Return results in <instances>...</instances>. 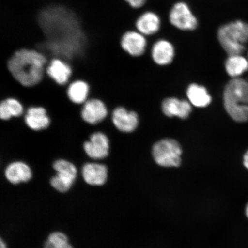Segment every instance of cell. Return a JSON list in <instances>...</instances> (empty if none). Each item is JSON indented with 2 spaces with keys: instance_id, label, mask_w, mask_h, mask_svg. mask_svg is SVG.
Masks as SVG:
<instances>
[{
  "instance_id": "obj_1",
  "label": "cell",
  "mask_w": 248,
  "mask_h": 248,
  "mask_svg": "<svg viewBox=\"0 0 248 248\" xmlns=\"http://www.w3.org/2000/svg\"><path fill=\"white\" fill-rule=\"evenodd\" d=\"M48 61L34 49H21L8 62V69L15 81L23 88H33L43 81Z\"/></svg>"
},
{
  "instance_id": "obj_2",
  "label": "cell",
  "mask_w": 248,
  "mask_h": 248,
  "mask_svg": "<svg viewBox=\"0 0 248 248\" xmlns=\"http://www.w3.org/2000/svg\"><path fill=\"white\" fill-rule=\"evenodd\" d=\"M225 109L238 123L248 121V82L235 78L226 85L224 92Z\"/></svg>"
},
{
  "instance_id": "obj_3",
  "label": "cell",
  "mask_w": 248,
  "mask_h": 248,
  "mask_svg": "<svg viewBox=\"0 0 248 248\" xmlns=\"http://www.w3.org/2000/svg\"><path fill=\"white\" fill-rule=\"evenodd\" d=\"M218 38L229 56L243 54L248 43V24L236 20L225 24L219 28Z\"/></svg>"
},
{
  "instance_id": "obj_4",
  "label": "cell",
  "mask_w": 248,
  "mask_h": 248,
  "mask_svg": "<svg viewBox=\"0 0 248 248\" xmlns=\"http://www.w3.org/2000/svg\"><path fill=\"white\" fill-rule=\"evenodd\" d=\"M182 150L178 142L172 139H163L154 145L153 155L160 166L178 167L181 163Z\"/></svg>"
},
{
  "instance_id": "obj_5",
  "label": "cell",
  "mask_w": 248,
  "mask_h": 248,
  "mask_svg": "<svg viewBox=\"0 0 248 248\" xmlns=\"http://www.w3.org/2000/svg\"><path fill=\"white\" fill-rule=\"evenodd\" d=\"M82 149L90 159L93 161L105 160L109 156L110 140L105 132L95 131L92 133L88 139L83 142Z\"/></svg>"
},
{
  "instance_id": "obj_6",
  "label": "cell",
  "mask_w": 248,
  "mask_h": 248,
  "mask_svg": "<svg viewBox=\"0 0 248 248\" xmlns=\"http://www.w3.org/2000/svg\"><path fill=\"white\" fill-rule=\"evenodd\" d=\"M106 103L101 98H89L82 105L80 116L86 124L91 125H98L103 122L108 116Z\"/></svg>"
},
{
  "instance_id": "obj_7",
  "label": "cell",
  "mask_w": 248,
  "mask_h": 248,
  "mask_svg": "<svg viewBox=\"0 0 248 248\" xmlns=\"http://www.w3.org/2000/svg\"><path fill=\"white\" fill-rule=\"evenodd\" d=\"M24 122L31 131L39 132L46 131L51 126V119L45 107L32 105L27 108Z\"/></svg>"
},
{
  "instance_id": "obj_8",
  "label": "cell",
  "mask_w": 248,
  "mask_h": 248,
  "mask_svg": "<svg viewBox=\"0 0 248 248\" xmlns=\"http://www.w3.org/2000/svg\"><path fill=\"white\" fill-rule=\"evenodd\" d=\"M170 23L182 30H193L196 29L198 21L196 17L184 2L176 4L170 12Z\"/></svg>"
},
{
  "instance_id": "obj_9",
  "label": "cell",
  "mask_w": 248,
  "mask_h": 248,
  "mask_svg": "<svg viewBox=\"0 0 248 248\" xmlns=\"http://www.w3.org/2000/svg\"><path fill=\"white\" fill-rule=\"evenodd\" d=\"M4 176L12 185L28 183L32 179L33 170L28 163L23 160L12 161L6 166Z\"/></svg>"
},
{
  "instance_id": "obj_10",
  "label": "cell",
  "mask_w": 248,
  "mask_h": 248,
  "mask_svg": "<svg viewBox=\"0 0 248 248\" xmlns=\"http://www.w3.org/2000/svg\"><path fill=\"white\" fill-rule=\"evenodd\" d=\"M108 170L106 164L95 162H86L82 167L81 175L86 184L102 186L106 184Z\"/></svg>"
},
{
  "instance_id": "obj_11",
  "label": "cell",
  "mask_w": 248,
  "mask_h": 248,
  "mask_svg": "<svg viewBox=\"0 0 248 248\" xmlns=\"http://www.w3.org/2000/svg\"><path fill=\"white\" fill-rule=\"evenodd\" d=\"M46 75L58 86H66L72 78L73 70L69 64L60 59L52 60L46 67Z\"/></svg>"
},
{
  "instance_id": "obj_12",
  "label": "cell",
  "mask_w": 248,
  "mask_h": 248,
  "mask_svg": "<svg viewBox=\"0 0 248 248\" xmlns=\"http://www.w3.org/2000/svg\"><path fill=\"white\" fill-rule=\"evenodd\" d=\"M111 122L115 128L123 133H131L137 128L138 114L122 107H117L111 113Z\"/></svg>"
},
{
  "instance_id": "obj_13",
  "label": "cell",
  "mask_w": 248,
  "mask_h": 248,
  "mask_svg": "<svg viewBox=\"0 0 248 248\" xmlns=\"http://www.w3.org/2000/svg\"><path fill=\"white\" fill-rule=\"evenodd\" d=\"M121 46L131 57H139L145 51L147 41L144 35L139 31H127L121 39Z\"/></svg>"
},
{
  "instance_id": "obj_14",
  "label": "cell",
  "mask_w": 248,
  "mask_h": 248,
  "mask_svg": "<svg viewBox=\"0 0 248 248\" xmlns=\"http://www.w3.org/2000/svg\"><path fill=\"white\" fill-rule=\"evenodd\" d=\"M66 89L68 100L74 105H83L88 100L91 86L86 80L76 79L71 80Z\"/></svg>"
},
{
  "instance_id": "obj_15",
  "label": "cell",
  "mask_w": 248,
  "mask_h": 248,
  "mask_svg": "<svg viewBox=\"0 0 248 248\" xmlns=\"http://www.w3.org/2000/svg\"><path fill=\"white\" fill-rule=\"evenodd\" d=\"M162 110L163 113L167 116H176L185 119L190 114L191 107L187 101L170 98L163 101Z\"/></svg>"
},
{
  "instance_id": "obj_16",
  "label": "cell",
  "mask_w": 248,
  "mask_h": 248,
  "mask_svg": "<svg viewBox=\"0 0 248 248\" xmlns=\"http://www.w3.org/2000/svg\"><path fill=\"white\" fill-rule=\"evenodd\" d=\"M24 113V105L17 98L9 97L0 102V119L3 122H9L13 118H19Z\"/></svg>"
},
{
  "instance_id": "obj_17",
  "label": "cell",
  "mask_w": 248,
  "mask_h": 248,
  "mask_svg": "<svg viewBox=\"0 0 248 248\" xmlns=\"http://www.w3.org/2000/svg\"><path fill=\"white\" fill-rule=\"evenodd\" d=\"M175 50L171 43L160 40L155 43L152 49V56L155 63L159 65L169 64L174 57Z\"/></svg>"
},
{
  "instance_id": "obj_18",
  "label": "cell",
  "mask_w": 248,
  "mask_h": 248,
  "mask_svg": "<svg viewBox=\"0 0 248 248\" xmlns=\"http://www.w3.org/2000/svg\"><path fill=\"white\" fill-rule=\"evenodd\" d=\"M160 27L159 17L151 12L141 15L136 22V29L144 35H151L156 33L160 29Z\"/></svg>"
},
{
  "instance_id": "obj_19",
  "label": "cell",
  "mask_w": 248,
  "mask_h": 248,
  "mask_svg": "<svg viewBox=\"0 0 248 248\" xmlns=\"http://www.w3.org/2000/svg\"><path fill=\"white\" fill-rule=\"evenodd\" d=\"M225 69L229 76L235 78L248 70V60L243 55H229L225 62Z\"/></svg>"
},
{
  "instance_id": "obj_20",
  "label": "cell",
  "mask_w": 248,
  "mask_h": 248,
  "mask_svg": "<svg viewBox=\"0 0 248 248\" xmlns=\"http://www.w3.org/2000/svg\"><path fill=\"white\" fill-rule=\"evenodd\" d=\"M187 95L191 103L197 107H205L212 101L206 88L196 84H192L188 87Z\"/></svg>"
},
{
  "instance_id": "obj_21",
  "label": "cell",
  "mask_w": 248,
  "mask_h": 248,
  "mask_svg": "<svg viewBox=\"0 0 248 248\" xmlns=\"http://www.w3.org/2000/svg\"><path fill=\"white\" fill-rule=\"evenodd\" d=\"M76 181L70 176L55 173L49 180L51 187L60 193H64L69 191Z\"/></svg>"
},
{
  "instance_id": "obj_22",
  "label": "cell",
  "mask_w": 248,
  "mask_h": 248,
  "mask_svg": "<svg viewBox=\"0 0 248 248\" xmlns=\"http://www.w3.org/2000/svg\"><path fill=\"white\" fill-rule=\"evenodd\" d=\"M52 169L56 173L69 175L77 179L78 169L73 162L65 158H58L55 159L52 163Z\"/></svg>"
},
{
  "instance_id": "obj_23",
  "label": "cell",
  "mask_w": 248,
  "mask_h": 248,
  "mask_svg": "<svg viewBox=\"0 0 248 248\" xmlns=\"http://www.w3.org/2000/svg\"><path fill=\"white\" fill-rule=\"evenodd\" d=\"M43 248H74L69 238L63 232H54L49 234Z\"/></svg>"
},
{
  "instance_id": "obj_24",
  "label": "cell",
  "mask_w": 248,
  "mask_h": 248,
  "mask_svg": "<svg viewBox=\"0 0 248 248\" xmlns=\"http://www.w3.org/2000/svg\"><path fill=\"white\" fill-rule=\"evenodd\" d=\"M132 8L137 9L142 7L146 0H125Z\"/></svg>"
},
{
  "instance_id": "obj_25",
  "label": "cell",
  "mask_w": 248,
  "mask_h": 248,
  "mask_svg": "<svg viewBox=\"0 0 248 248\" xmlns=\"http://www.w3.org/2000/svg\"><path fill=\"white\" fill-rule=\"evenodd\" d=\"M244 166L248 170V151L244 156Z\"/></svg>"
},
{
  "instance_id": "obj_26",
  "label": "cell",
  "mask_w": 248,
  "mask_h": 248,
  "mask_svg": "<svg viewBox=\"0 0 248 248\" xmlns=\"http://www.w3.org/2000/svg\"><path fill=\"white\" fill-rule=\"evenodd\" d=\"M0 248H7V244L5 243L2 238L0 239Z\"/></svg>"
},
{
  "instance_id": "obj_27",
  "label": "cell",
  "mask_w": 248,
  "mask_h": 248,
  "mask_svg": "<svg viewBox=\"0 0 248 248\" xmlns=\"http://www.w3.org/2000/svg\"><path fill=\"white\" fill-rule=\"evenodd\" d=\"M246 215L247 217V218H248V203L247 204V205L246 206Z\"/></svg>"
},
{
  "instance_id": "obj_28",
  "label": "cell",
  "mask_w": 248,
  "mask_h": 248,
  "mask_svg": "<svg viewBox=\"0 0 248 248\" xmlns=\"http://www.w3.org/2000/svg\"></svg>"
}]
</instances>
